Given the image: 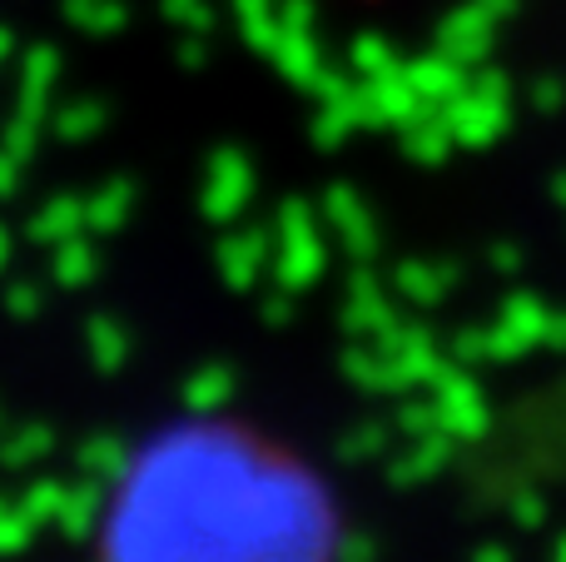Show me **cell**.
I'll return each mask as SVG.
<instances>
[{"label": "cell", "mask_w": 566, "mask_h": 562, "mask_svg": "<svg viewBox=\"0 0 566 562\" xmlns=\"http://www.w3.org/2000/svg\"><path fill=\"white\" fill-rule=\"evenodd\" d=\"M552 562H566V533L557 538V548H552Z\"/></svg>", "instance_id": "f546056e"}, {"label": "cell", "mask_w": 566, "mask_h": 562, "mask_svg": "<svg viewBox=\"0 0 566 562\" xmlns=\"http://www.w3.org/2000/svg\"><path fill=\"white\" fill-rule=\"evenodd\" d=\"M55 454V434L45 424H15L0 434V464L6 468H35Z\"/></svg>", "instance_id": "2e32d148"}, {"label": "cell", "mask_w": 566, "mask_h": 562, "mask_svg": "<svg viewBox=\"0 0 566 562\" xmlns=\"http://www.w3.org/2000/svg\"><path fill=\"white\" fill-rule=\"evenodd\" d=\"M512 523H517L522 533H537V528L547 523V493H537V488H517V493H512Z\"/></svg>", "instance_id": "7402d4cb"}, {"label": "cell", "mask_w": 566, "mask_h": 562, "mask_svg": "<svg viewBox=\"0 0 566 562\" xmlns=\"http://www.w3.org/2000/svg\"><path fill=\"white\" fill-rule=\"evenodd\" d=\"M6 309H10L15 319L40 314V309H45V289H40V284H25V279H20V284L6 289Z\"/></svg>", "instance_id": "603a6c76"}, {"label": "cell", "mask_w": 566, "mask_h": 562, "mask_svg": "<svg viewBox=\"0 0 566 562\" xmlns=\"http://www.w3.org/2000/svg\"><path fill=\"white\" fill-rule=\"evenodd\" d=\"M75 464H80V473L85 478L109 483V478L129 473V448H125V438H115V434H95V438H85V444L75 448Z\"/></svg>", "instance_id": "e0dca14e"}, {"label": "cell", "mask_w": 566, "mask_h": 562, "mask_svg": "<svg viewBox=\"0 0 566 562\" xmlns=\"http://www.w3.org/2000/svg\"><path fill=\"white\" fill-rule=\"evenodd\" d=\"M129 209H135V189L125 179H115L95 199H85V229L90 235H115V229L129 225Z\"/></svg>", "instance_id": "ac0fdd59"}, {"label": "cell", "mask_w": 566, "mask_h": 562, "mask_svg": "<svg viewBox=\"0 0 566 562\" xmlns=\"http://www.w3.org/2000/svg\"><path fill=\"white\" fill-rule=\"evenodd\" d=\"M214 254H219V279L229 289H239V294H254L274 274V229H264V225L229 229Z\"/></svg>", "instance_id": "277c9868"}, {"label": "cell", "mask_w": 566, "mask_h": 562, "mask_svg": "<svg viewBox=\"0 0 566 562\" xmlns=\"http://www.w3.org/2000/svg\"><path fill=\"white\" fill-rule=\"evenodd\" d=\"M75 235H90L85 229V199L60 195V199L40 205L35 215L25 219V239L30 244H40V249H55V244H65V239H75Z\"/></svg>", "instance_id": "8fae6325"}, {"label": "cell", "mask_w": 566, "mask_h": 562, "mask_svg": "<svg viewBox=\"0 0 566 562\" xmlns=\"http://www.w3.org/2000/svg\"><path fill=\"white\" fill-rule=\"evenodd\" d=\"M492 269H502V274H517V269H522V249L517 244H492Z\"/></svg>", "instance_id": "cb8c5ba5"}, {"label": "cell", "mask_w": 566, "mask_h": 562, "mask_svg": "<svg viewBox=\"0 0 566 562\" xmlns=\"http://www.w3.org/2000/svg\"><path fill=\"white\" fill-rule=\"evenodd\" d=\"M249 189H254L249 169L239 165V159H219L209 185H205V215L214 219V225H234L249 205Z\"/></svg>", "instance_id": "30bf717a"}, {"label": "cell", "mask_w": 566, "mask_h": 562, "mask_svg": "<svg viewBox=\"0 0 566 562\" xmlns=\"http://www.w3.org/2000/svg\"><path fill=\"white\" fill-rule=\"evenodd\" d=\"M452 444H458V438H448L442 428H432V434H412L402 454H388V478L398 488L428 483V478H438L442 468L452 464Z\"/></svg>", "instance_id": "8992f818"}, {"label": "cell", "mask_w": 566, "mask_h": 562, "mask_svg": "<svg viewBox=\"0 0 566 562\" xmlns=\"http://www.w3.org/2000/svg\"><path fill=\"white\" fill-rule=\"evenodd\" d=\"M105 518V483L99 478H85L80 473L75 483H65V498H60V513H55V533L65 538H90Z\"/></svg>", "instance_id": "9c48e42d"}, {"label": "cell", "mask_w": 566, "mask_h": 562, "mask_svg": "<svg viewBox=\"0 0 566 562\" xmlns=\"http://www.w3.org/2000/svg\"><path fill=\"white\" fill-rule=\"evenodd\" d=\"M557 199H562V205H566V179H557Z\"/></svg>", "instance_id": "4dcf8cb0"}, {"label": "cell", "mask_w": 566, "mask_h": 562, "mask_svg": "<svg viewBox=\"0 0 566 562\" xmlns=\"http://www.w3.org/2000/svg\"><path fill=\"white\" fill-rule=\"evenodd\" d=\"M338 454L353 464H368V458H388V424H358L338 438Z\"/></svg>", "instance_id": "44dd1931"}, {"label": "cell", "mask_w": 566, "mask_h": 562, "mask_svg": "<svg viewBox=\"0 0 566 562\" xmlns=\"http://www.w3.org/2000/svg\"><path fill=\"white\" fill-rule=\"evenodd\" d=\"M10 254H15V239H10V229L0 225V274L10 269Z\"/></svg>", "instance_id": "83f0119b"}, {"label": "cell", "mask_w": 566, "mask_h": 562, "mask_svg": "<svg viewBox=\"0 0 566 562\" xmlns=\"http://www.w3.org/2000/svg\"><path fill=\"white\" fill-rule=\"evenodd\" d=\"M472 562H517V558H512L507 543H482L478 553H472Z\"/></svg>", "instance_id": "484cf974"}, {"label": "cell", "mask_w": 566, "mask_h": 562, "mask_svg": "<svg viewBox=\"0 0 566 562\" xmlns=\"http://www.w3.org/2000/svg\"><path fill=\"white\" fill-rule=\"evenodd\" d=\"M35 518L25 513V503H20V493H0V558H15L30 548V538H35Z\"/></svg>", "instance_id": "d6986e66"}, {"label": "cell", "mask_w": 566, "mask_h": 562, "mask_svg": "<svg viewBox=\"0 0 566 562\" xmlns=\"http://www.w3.org/2000/svg\"><path fill=\"white\" fill-rule=\"evenodd\" d=\"M452 284H458V269H452L448 259H402V264L392 269V294L418 309L442 304V299L452 294Z\"/></svg>", "instance_id": "ba28073f"}, {"label": "cell", "mask_w": 566, "mask_h": 562, "mask_svg": "<svg viewBox=\"0 0 566 562\" xmlns=\"http://www.w3.org/2000/svg\"><path fill=\"white\" fill-rule=\"evenodd\" d=\"M234 388H239L234 368L209 364L185 378V404H189V414H224V408L234 404Z\"/></svg>", "instance_id": "4fadbf2b"}, {"label": "cell", "mask_w": 566, "mask_h": 562, "mask_svg": "<svg viewBox=\"0 0 566 562\" xmlns=\"http://www.w3.org/2000/svg\"><path fill=\"white\" fill-rule=\"evenodd\" d=\"M547 348L566 354V309H552V324H547Z\"/></svg>", "instance_id": "d4e9b609"}, {"label": "cell", "mask_w": 566, "mask_h": 562, "mask_svg": "<svg viewBox=\"0 0 566 562\" xmlns=\"http://www.w3.org/2000/svg\"><path fill=\"white\" fill-rule=\"evenodd\" d=\"M85 348H90V364L99 368V374H119V368L129 364V348H135V339H129V329L119 324V319H90L85 329Z\"/></svg>", "instance_id": "7c38bea8"}, {"label": "cell", "mask_w": 566, "mask_h": 562, "mask_svg": "<svg viewBox=\"0 0 566 562\" xmlns=\"http://www.w3.org/2000/svg\"><path fill=\"white\" fill-rule=\"evenodd\" d=\"M95 274H99V254H95V244H90V235H75L50 249V279H55L60 289H85Z\"/></svg>", "instance_id": "5bb4252c"}, {"label": "cell", "mask_w": 566, "mask_h": 562, "mask_svg": "<svg viewBox=\"0 0 566 562\" xmlns=\"http://www.w3.org/2000/svg\"><path fill=\"white\" fill-rule=\"evenodd\" d=\"M328 269V239H323L318 215H308L303 205H283L274 215V284L303 294L308 284H318Z\"/></svg>", "instance_id": "6da1fadb"}, {"label": "cell", "mask_w": 566, "mask_h": 562, "mask_svg": "<svg viewBox=\"0 0 566 562\" xmlns=\"http://www.w3.org/2000/svg\"><path fill=\"white\" fill-rule=\"evenodd\" d=\"M428 398H432V408H438V428L448 438H458V444H478V438H488L492 404H488V394H482L478 374H472L468 364L452 358V364L438 374V384L428 388Z\"/></svg>", "instance_id": "7a4b0ae2"}, {"label": "cell", "mask_w": 566, "mask_h": 562, "mask_svg": "<svg viewBox=\"0 0 566 562\" xmlns=\"http://www.w3.org/2000/svg\"><path fill=\"white\" fill-rule=\"evenodd\" d=\"M547 324H552L547 299H537L532 289L507 294L502 309H497V319L488 324L492 364H502V358H522V354H532V348H547Z\"/></svg>", "instance_id": "3957f363"}, {"label": "cell", "mask_w": 566, "mask_h": 562, "mask_svg": "<svg viewBox=\"0 0 566 562\" xmlns=\"http://www.w3.org/2000/svg\"><path fill=\"white\" fill-rule=\"evenodd\" d=\"M343 562H368V538H348V543L338 548Z\"/></svg>", "instance_id": "4316f807"}, {"label": "cell", "mask_w": 566, "mask_h": 562, "mask_svg": "<svg viewBox=\"0 0 566 562\" xmlns=\"http://www.w3.org/2000/svg\"><path fill=\"white\" fill-rule=\"evenodd\" d=\"M10 189H15V165L0 159V195H10Z\"/></svg>", "instance_id": "f1b7e54d"}, {"label": "cell", "mask_w": 566, "mask_h": 562, "mask_svg": "<svg viewBox=\"0 0 566 562\" xmlns=\"http://www.w3.org/2000/svg\"><path fill=\"white\" fill-rule=\"evenodd\" d=\"M398 294H388V289L378 284V279L368 274V264L353 274V284H348V294H343V324H348V334H358V339H378L382 329H392L398 324V304H392Z\"/></svg>", "instance_id": "5b68a950"}, {"label": "cell", "mask_w": 566, "mask_h": 562, "mask_svg": "<svg viewBox=\"0 0 566 562\" xmlns=\"http://www.w3.org/2000/svg\"><path fill=\"white\" fill-rule=\"evenodd\" d=\"M343 378H348L353 388H363V394H392L388 354H382L373 339H363V344H353L348 354H343Z\"/></svg>", "instance_id": "9a60e30c"}, {"label": "cell", "mask_w": 566, "mask_h": 562, "mask_svg": "<svg viewBox=\"0 0 566 562\" xmlns=\"http://www.w3.org/2000/svg\"><path fill=\"white\" fill-rule=\"evenodd\" d=\"M328 229L343 239V249H348L358 264H368L373 254H378L382 235H378V219L368 215V205H363L358 195H348V189H333L328 195Z\"/></svg>", "instance_id": "52a82bcc"}, {"label": "cell", "mask_w": 566, "mask_h": 562, "mask_svg": "<svg viewBox=\"0 0 566 562\" xmlns=\"http://www.w3.org/2000/svg\"><path fill=\"white\" fill-rule=\"evenodd\" d=\"M60 498H65V483H60V478H35L30 488H20V503H25V513L35 518V528H55Z\"/></svg>", "instance_id": "ffe728a7"}]
</instances>
